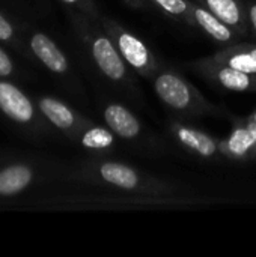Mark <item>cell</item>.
Wrapping results in <instances>:
<instances>
[{
  "instance_id": "18",
  "label": "cell",
  "mask_w": 256,
  "mask_h": 257,
  "mask_svg": "<svg viewBox=\"0 0 256 257\" xmlns=\"http://www.w3.org/2000/svg\"><path fill=\"white\" fill-rule=\"evenodd\" d=\"M12 71V63L8 57V54L0 48V75H8Z\"/></svg>"
},
{
  "instance_id": "6",
  "label": "cell",
  "mask_w": 256,
  "mask_h": 257,
  "mask_svg": "<svg viewBox=\"0 0 256 257\" xmlns=\"http://www.w3.org/2000/svg\"><path fill=\"white\" fill-rule=\"evenodd\" d=\"M167 130L172 139L189 154L201 160H217L222 158L220 142L211 134L192 126L180 119H169Z\"/></svg>"
},
{
  "instance_id": "15",
  "label": "cell",
  "mask_w": 256,
  "mask_h": 257,
  "mask_svg": "<svg viewBox=\"0 0 256 257\" xmlns=\"http://www.w3.org/2000/svg\"><path fill=\"white\" fill-rule=\"evenodd\" d=\"M32 179V172L24 166L8 167L0 172V194L9 196L21 191Z\"/></svg>"
},
{
  "instance_id": "13",
  "label": "cell",
  "mask_w": 256,
  "mask_h": 257,
  "mask_svg": "<svg viewBox=\"0 0 256 257\" xmlns=\"http://www.w3.org/2000/svg\"><path fill=\"white\" fill-rule=\"evenodd\" d=\"M32 50L35 54L44 62V65L51 69L53 72L63 74L68 69V60L63 56V53L56 47V44L45 35L38 33L32 38Z\"/></svg>"
},
{
  "instance_id": "11",
  "label": "cell",
  "mask_w": 256,
  "mask_h": 257,
  "mask_svg": "<svg viewBox=\"0 0 256 257\" xmlns=\"http://www.w3.org/2000/svg\"><path fill=\"white\" fill-rule=\"evenodd\" d=\"M210 57L238 71L256 75V44L237 42L228 47H222Z\"/></svg>"
},
{
  "instance_id": "9",
  "label": "cell",
  "mask_w": 256,
  "mask_h": 257,
  "mask_svg": "<svg viewBox=\"0 0 256 257\" xmlns=\"http://www.w3.org/2000/svg\"><path fill=\"white\" fill-rule=\"evenodd\" d=\"M220 152L223 160L246 163L256 160V137L246 120L235 125L231 134L220 142Z\"/></svg>"
},
{
  "instance_id": "23",
  "label": "cell",
  "mask_w": 256,
  "mask_h": 257,
  "mask_svg": "<svg viewBox=\"0 0 256 257\" xmlns=\"http://www.w3.org/2000/svg\"><path fill=\"white\" fill-rule=\"evenodd\" d=\"M65 3H69V5H81L84 0H63Z\"/></svg>"
},
{
  "instance_id": "16",
  "label": "cell",
  "mask_w": 256,
  "mask_h": 257,
  "mask_svg": "<svg viewBox=\"0 0 256 257\" xmlns=\"http://www.w3.org/2000/svg\"><path fill=\"white\" fill-rule=\"evenodd\" d=\"M81 145L92 151H109L115 146V134L107 126H91L81 136Z\"/></svg>"
},
{
  "instance_id": "12",
  "label": "cell",
  "mask_w": 256,
  "mask_h": 257,
  "mask_svg": "<svg viewBox=\"0 0 256 257\" xmlns=\"http://www.w3.org/2000/svg\"><path fill=\"white\" fill-rule=\"evenodd\" d=\"M0 108L12 119L27 122L33 116L30 101L9 83H0Z\"/></svg>"
},
{
  "instance_id": "2",
  "label": "cell",
  "mask_w": 256,
  "mask_h": 257,
  "mask_svg": "<svg viewBox=\"0 0 256 257\" xmlns=\"http://www.w3.org/2000/svg\"><path fill=\"white\" fill-rule=\"evenodd\" d=\"M158 99L175 114L183 117L223 116V110L210 102L190 81L172 68L161 66L151 80Z\"/></svg>"
},
{
  "instance_id": "22",
  "label": "cell",
  "mask_w": 256,
  "mask_h": 257,
  "mask_svg": "<svg viewBox=\"0 0 256 257\" xmlns=\"http://www.w3.org/2000/svg\"><path fill=\"white\" fill-rule=\"evenodd\" d=\"M244 120H246L247 126L250 128V131L253 133V136H255V137H256V122H255V120H252V119H249V117H246Z\"/></svg>"
},
{
  "instance_id": "14",
  "label": "cell",
  "mask_w": 256,
  "mask_h": 257,
  "mask_svg": "<svg viewBox=\"0 0 256 257\" xmlns=\"http://www.w3.org/2000/svg\"><path fill=\"white\" fill-rule=\"evenodd\" d=\"M39 108L50 119V122L60 130H69L75 125V114L60 101L44 98L39 101Z\"/></svg>"
},
{
  "instance_id": "24",
  "label": "cell",
  "mask_w": 256,
  "mask_h": 257,
  "mask_svg": "<svg viewBox=\"0 0 256 257\" xmlns=\"http://www.w3.org/2000/svg\"><path fill=\"white\" fill-rule=\"evenodd\" d=\"M249 119H252V120H255L256 122V110L252 113V114H250V116H249Z\"/></svg>"
},
{
  "instance_id": "3",
  "label": "cell",
  "mask_w": 256,
  "mask_h": 257,
  "mask_svg": "<svg viewBox=\"0 0 256 257\" xmlns=\"http://www.w3.org/2000/svg\"><path fill=\"white\" fill-rule=\"evenodd\" d=\"M101 26L115 42L125 63L142 78L151 81L161 68L151 48L133 32L110 17H101Z\"/></svg>"
},
{
  "instance_id": "17",
  "label": "cell",
  "mask_w": 256,
  "mask_h": 257,
  "mask_svg": "<svg viewBox=\"0 0 256 257\" xmlns=\"http://www.w3.org/2000/svg\"><path fill=\"white\" fill-rule=\"evenodd\" d=\"M149 3H152L160 12H163L169 18L178 23H184L187 26L190 24L192 0H149Z\"/></svg>"
},
{
  "instance_id": "10",
  "label": "cell",
  "mask_w": 256,
  "mask_h": 257,
  "mask_svg": "<svg viewBox=\"0 0 256 257\" xmlns=\"http://www.w3.org/2000/svg\"><path fill=\"white\" fill-rule=\"evenodd\" d=\"M196 2L205 6L223 23H226L241 38L247 36L252 32L247 6L243 5V2L240 0H196Z\"/></svg>"
},
{
  "instance_id": "8",
  "label": "cell",
  "mask_w": 256,
  "mask_h": 257,
  "mask_svg": "<svg viewBox=\"0 0 256 257\" xmlns=\"http://www.w3.org/2000/svg\"><path fill=\"white\" fill-rule=\"evenodd\" d=\"M190 27H196L202 30L208 38H211L216 44L222 47H228L237 42H241V36L231 29L226 23L217 18L213 12H210L205 6L198 2H192L190 5Z\"/></svg>"
},
{
  "instance_id": "19",
  "label": "cell",
  "mask_w": 256,
  "mask_h": 257,
  "mask_svg": "<svg viewBox=\"0 0 256 257\" xmlns=\"http://www.w3.org/2000/svg\"><path fill=\"white\" fill-rule=\"evenodd\" d=\"M11 36H12L11 24L3 17H0V39H9Z\"/></svg>"
},
{
  "instance_id": "7",
  "label": "cell",
  "mask_w": 256,
  "mask_h": 257,
  "mask_svg": "<svg viewBox=\"0 0 256 257\" xmlns=\"http://www.w3.org/2000/svg\"><path fill=\"white\" fill-rule=\"evenodd\" d=\"M106 125L113 131L116 137L128 143H148V131L140 119L124 104L109 102L103 110Z\"/></svg>"
},
{
  "instance_id": "20",
  "label": "cell",
  "mask_w": 256,
  "mask_h": 257,
  "mask_svg": "<svg viewBox=\"0 0 256 257\" xmlns=\"http://www.w3.org/2000/svg\"><path fill=\"white\" fill-rule=\"evenodd\" d=\"M247 14H249V21H250V29L256 36V2H250L247 5Z\"/></svg>"
},
{
  "instance_id": "5",
  "label": "cell",
  "mask_w": 256,
  "mask_h": 257,
  "mask_svg": "<svg viewBox=\"0 0 256 257\" xmlns=\"http://www.w3.org/2000/svg\"><path fill=\"white\" fill-rule=\"evenodd\" d=\"M189 68L216 87L229 92H256V75L216 62L210 56L192 62Z\"/></svg>"
},
{
  "instance_id": "21",
  "label": "cell",
  "mask_w": 256,
  "mask_h": 257,
  "mask_svg": "<svg viewBox=\"0 0 256 257\" xmlns=\"http://www.w3.org/2000/svg\"><path fill=\"white\" fill-rule=\"evenodd\" d=\"M124 2L134 9H148L149 8V0H124Z\"/></svg>"
},
{
  "instance_id": "4",
  "label": "cell",
  "mask_w": 256,
  "mask_h": 257,
  "mask_svg": "<svg viewBox=\"0 0 256 257\" xmlns=\"http://www.w3.org/2000/svg\"><path fill=\"white\" fill-rule=\"evenodd\" d=\"M88 41L91 56L101 74L118 87H122L128 92H134L136 83L130 74V66L122 59L121 53L118 51L115 42L107 35V32L104 29L100 30L97 27H91Z\"/></svg>"
},
{
  "instance_id": "1",
  "label": "cell",
  "mask_w": 256,
  "mask_h": 257,
  "mask_svg": "<svg viewBox=\"0 0 256 257\" xmlns=\"http://www.w3.org/2000/svg\"><path fill=\"white\" fill-rule=\"evenodd\" d=\"M92 176L98 184L113 188L119 193L151 197H199L192 188L181 182L152 176L121 161H101L95 164Z\"/></svg>"
}]
</instances>
